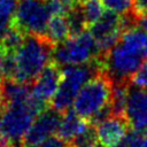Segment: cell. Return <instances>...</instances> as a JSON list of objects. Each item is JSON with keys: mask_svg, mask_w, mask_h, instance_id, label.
<instances>
[{"mask_svg": "<svg viewBox=\"0 0 147 147\" xmlns=\"http://www.w3.org/2000/svg\"><path fill=\"white\" fill-rule=\"evenodd\" d=\"M3 107V99H2V91H1V85H0V108Z\"/></svg>", "mask_w": 147, "mask_h": 147, "instance_id": "25", "label": "cell"}, {"mask_svg": "<svg viewBox=\"0 0 147 147\" xmlns=\"http://www.w3.org/2000/svg\"><path fill=\"white\" fill-rule=\"evenodd\" d=\"M5 49L0 46V80L5 78Z\"/></svg>", "mask_w": 147, "mask_h": 147, "instance_id": "23", "label": "cell"}, {"mask_svg": "<svg viewBox=\"0 0 147 147\" xmlns=\"http://www.w3.org/2000/svg\"><path fill=\"white\" fill-rule=\"evenodd\" d=\"M138 26H140L141 29H144L147 32V17L138 18Z\"/></svg>", "mask_w": 147, "mask_h": 147, "instance_id": "24", "label": "cell"}, {"mask_svg": "<svg viewBox=\"0 0 147 147\" xmlns=\"http://www.w3.org/2000/svg\"><path fill=\"white\" fill-rule=\"evenodd\" d=\"M79 6L87 28H91L103 14V3L101 0H84Z\"/></svg>", "mask_w": 147, "mask_h": 147, "instance_id": "16", "label": "cell"}, {"mask_svg": "<svg viewBox=\"0 0 147 147\" xmlns=\"http://www.w3.org/2000/svg\"><path fill=\"white\" fill-rule=\"evenodd\" d=\"M23 147H69V145L62 140L60 137L57 136H52L47 139H45L42 142L38 144V145H33V146H23Z\"/></svg>", "mask_w": 147, "mask_h": 147, "instance_id": "21", "label": "cell"}, {"mask_svg": "<svg viewBox=\"0 0 147 147\" xmlns=\"http://www.w3.org/2000/svg\"><path fill=\"white\" fill-rule=\"evenodd\" d=\"M28 100L23 103L7 105L1 108L0 138L13 147H23V139L38 116L29 106Z\"/></svg>", "mask_w": 147, "mask_h": 147, "instance_id": "5", "label": "cell"}, {"mask_svg": "<svg viewBox=\"0 0 147 147\" xmlns=\"http://www.w3.org/2000/svg\"><path fill=\"white\" fill-rule=\"evenodd\" d=\"M54 45L45 36L26 34L20 47L14 52L10 79L32 84L52 60Z\"/></svg>", "mask_w": 147, "mask_h": 147, "instance_id": "1", "label": "cell"}, {"mask_svg": "<svg viewBox=\"0 0 147 147\" xmlns=\"http://www.w3.org/2000/svg\"><path fill=\"white\" fill-rule=\"evenodd\" d=\"M103 6L119 15H127L132 13L133 0H101Z\"/></svg>", "mask_w": 147, "mask_h": 147, "instance_id": "18", "label": "cell"}, {"mask_svg": "<svg viewBox=\"0 0 147 147\" xmlns=\"http://www.w3.org/2000/svg\"><path fill=\"white\" fill-rule=\"evenodd\" d=\"M88 147H103V146L100 145V144H98V142H95V144H93V145H91V146H88Z\"/></svg>", "mask_w": 147, "mask_h": 147, "instance_id": "26", "label": "cell"}, {"mask_svg": "<svg viewBox=\"0 0 147 147\" xmlns=\"http://www.w3.org/2000/svg\"><path fill=\"white\" fill-rule=\"evenodd\" d=\"M61 80L62 70L60 69V65L52 61L44 68V70L32 83L31 92L36 98L48 103V101H52L53 96L55 95Z\"/></svg>", "mask_w": 147, "mask_h": 147, "instance_id": "11", "label": "cell"}, {"mask_svg": "<svg viewBox=\"0 0 147 147\" xmlns=\"http://www.w3.org/2000/svg\"><path fill=\"white\" fill-rule=\"evenodd\" d=\"M51 16L46 0H18L13 24L25 34L45 36Z\"/></svg>", "mask_w": 147, "mask_h": 147, "instance_id": "7", "label": "cell"}, {"mask_svg": "<svg viewBox=\"0 0 147 147\" xmlns=\"http://www.w3.org/2000/svg\"><path fill=\"white\" fill-rule=\"evenodd\" d=\"M100 71H102L100 59L85 64L63 67L61 84L51 101L52 108L62 114L70 109L82 87Z\"/></svg>", "mask_w": 147, "mask_h": 147, "instance_id": "2", "label": "cell"}, {"mask_svg": "<svg viewBox=\"0 0 147 147\" xmlns=\"http://www.w3.org/2000/svg\"><path fill=\"white\" fill-rule=\"evenodd\" d=\"M132 11L137 18L147 17V0H133Z\"/></svg>", "mask_w": 147, "mask_h": 147, "instance_id": "22", "label": "cell"}, {"mask_svg": "<svg viewBox=\"0 0 147 147\" xmlns=\"http://www.w3.org/2000/svg\"><path fill=\"white\" fill-rule=\"evenodd\" d=\"M98 59H100V52L96 41L87 31L55 45L52 54L53 62L62 68L85 64Z\"/></svg>", "mask_w": 147, "mask_h": 147, "instance_id": "4", "label": "cell"}, {"mask_svg": "<svg viewBox=\"0 0 147 147\" xmlns=\"http://www.w3.org/2000/svg\"><path fill=\"white\" fill-rule=\"evenodd\" d=\"M45 37L54 46L70 38L69 23L65 15H52L47 24Z\"/></svg>", "mask_w": 147, "mask_h": 147, "instance_id": "15", "label": "cell"}, {"mask_svg": "<svg viewBox=\"0 0 147 147\" xmlns=\"http://www.w3.org/2000/svg\"><path fill=\"white\" fill-rule=\"evenodd\" d=\"M146 59L122 40L101 59L102 71L111 82H131V78Z\"/></svg>", "mask_w": 147, "mask_h": 147, "instance_id": "6", "label": "cell"}, {"mask_svg": "<svg viewBox=\"0 0 147 147\" xmlns=\"http://www.w3.org/2000/svg\"><path fill=\"white\" fill-rule=\"evenodd\" d=\"M90 29L91 34L96 41L100 59H102L121 39L124 31L123 16L108 9L103 11L101 17Z\"/></svg>", "mask_w": 147, "mask_h": 147, "instance_id": "8", "label": "cell"}, {"mask_svg": "<svg viewBox=\"0 0 147 147\" xmlns=\"http://www.w3.org/2000/svg\"><path fill=\"white\" fill-rule=\"evenodd\" d=\"M131 82L134 85L147 90V59L137 70V72L133 75V77L131 78Z\"/></svg>", "mask_w": 147, "mask_h": 147, "instance_id": "20", "label": "cell"}, {"mask_svg": "<svg viewBox=\"0 0 147 147\" xmlns=\"http://www.w3.org/2000/svg\"><path fill=\"white\" fill-rule=\"evenodd\" d=\"M96 137L103 147L117 146L130 130V125L124 116L111 115L95 125Z\"/></svg>", "mask_w": 147, "mask_h": 147, "instance_id": "12", "label": "cell"}, {"mask_svg": "<svg viewBox=\"0 0 147 147\" xmlns=\"http://www.w3.org/2000/svg\"><path fill=\"white\" fill-rule=\"evenodd\" d=\"M124 117L133 130L147 131V90L132 82L124 107Z\"/></svg>", "mask_w": 147, "mask_h": 147, "instance_id": "9", "label": "cell"}, {"mask_svg": "<svg viewBox=\"0 0 147 147\" xmlns=\"http://www.w3.org/2000/svg\"><path fill=\"white\" fill-rule=\"evenodd\" d=\"M115 147H147V131L131 129L123 140Z\"/></svg>", "mask_w": 147, "mask_h": 147, "instance_id": "17", "label": "cell"}, {"mask_svg": "<svg viewBox=\"0 0 147 147\" xmlns=\"http://www.w3.org/2000/svg\"><path fill=\"white\" fill-rule=\"evenodd\" d=\"M18 0H0V23L11 24Z\"/></svg>", "mask_w": 147, "mask_h": 147, "instance_id": "19", "label": "cell"}, {"mask_svg": "<svg viewBox=\"0 0 147 147\" xmlns=\"http://www.w3.org/2000/svg\"><path fill=\"white\" fill-rule=\"evenodd\" d=\"M61 118L62 113L55 110L52 107H48L46 110L40 113L28 130L23 139V146L38 145L45 139L54 136V133L57 132Z\"/></svg>", "mask_w": 147, "mask_h": 147, "instance_id": "10", "label": "cell"}, {"mask_svg": "<svg viewBox=\"0 0 147 147\" xmlns=\"http://www.w3.org/2000/svg\"><path fill=\"white\" fill-rule=\"evenodd\" d=\"M111 79L105 71H100L82 87L74 101V110L91 122L96 115L111 105Z\"/></svg>", "mask_w": 147, "mask_h": 147, "instance_id": "3", "label": "cell"}, {"mask_svg": "<svg viewBox=\"0 0 147 147\" xmlns=\"http://www.w3.org/2000/svg\"><path fill=\"white\" fill-rule=\"evenodd\" d=\"M91 123L79 116L74 108L68 109L65 113L62 114V118L57 129V137H60L62 140H64L68 145L77 137L79 136Z\"/></svg>", "mask_w": 147, "mask_h": 147, "instance_id": "13", "label": "cell"}, {"mask_svg": "<svg viewBox=\"0 0 147 147\" xmlns=\"http://www.w3.org/2000/svg\"><path fill=\"white\" fill-rule=\"evenodd\" d=\"M0 85L2 91L3 106L23 103L29 99L31 94V87H29V84L20 83L10 78H3Z\"/></svg>", "mask_w": 147, "mask_h": 147, "instance_id": "14", "label": "cell"}]
</instances>
